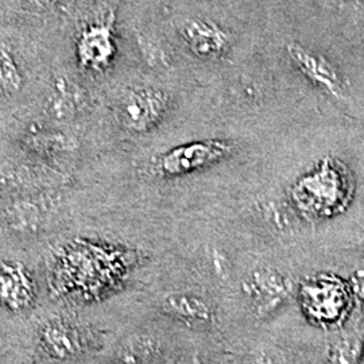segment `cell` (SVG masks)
I'll return each instance as SVG.
<instances>
[{
	"instance_id": "1",
	"label": "cell",
	"mask_w": 364,
	"mask_h": 364,
	"mask_svg": "<svg viewBox=\"0 0 364 364\" xmlns=\"http://www.w3.org/2000/svg\"><path fill=\"white\" fill-rule=\"evenodd\" d=\"M13 333L31 364H93L112 341L102 317L50 302Z\"/></svg>"
},
{
	"instance_id": "2",
	"label": "cell",
	"mask_w": 364,
	"mask_h": 364,
	"mask_svg": "<svg viewBox=\"0 0 364 364\" xmlns=\"http://www.w3.org/2000/svg\"><path fill=\"white\" fill-rule=\"evenodd\" d=\"M46 304L41 250L0 245V324L14 329Z\"/></svg>"
},
{
	"instance_id": "3",
	"label": "cell",
	"mask_w": 364,
	"mask_h": 364,
	"mask_svg": "<svg viewBox=\"0 0 364 364\" xmlns=\"http://www.w3.org/2000/svg\"><path fill=\"white\" fill-rule=\"evenodd\" d=\"M348 171L338 161L323 159L291 186L294 207L308 219H328L344 210L351 198Z\"/></svg>"
},
{
	"instance_id": "4",
	"label": "cell",
	"mask_w": 364,
	"mask_h": 364,
	"mask_svg": "<svg viewBox=\"0 0 364 364\" xmlns=\"http://www.w3.org/2000/svg\"><path fill=\"white\" fill-rule=\"evenodd\" d=\"M352 294L348 282L332 274L306 278L299 287V304L304 316L313 326L338 328L351 309Z\"/></svg>"
},
{
	"instance_id": "5",
	"label": "cell",
	"mask_w": 364,
	"mask_h": 364,
	"mask_svg": "<svg viewBox=\"0 0 364 364\" xmlns=\"http://www.w3.org/2000/svg\"><path fill=\"white\" fill-rule=\"evenodd\" d=\"M234 144L224 139H203L176 146L156 161V171L164 177H182L207 169L231 156Z\"/></svg>"
},
{
	"instance_id": "6",
	"label": "cell",
	"mask_w": 364,
	"mask_h": 364,
	"mask_svg": "<svg viewBox=\"0 0 364 364\" xmlns=\"http://www.w3.org/2000/svg\"><path fill=\"white\" fill-rule=\"evenodd\" d=\"M243 291L254 316L267 318L287 305L293 287L287 277L277 270L260 267L248 274L243 282Z\"/></svg>"
},
{
	"instance_id": "7",
	"label": "cell",
	"mask_w": 364,
	"mask_h": 364,
	"mask_svg": "<svg viewBox=\"0 0 364 364\" xmlns=\"http://www.w3.org/2000/svg\"><path fill=\"white\" fill-rule=\"evenodd\" d=\"M168 96L156 88H134L127 92L117 107V117L123 127L132 132L151 130L168 111Z\"/></svg>"
},
{
	"instance_id": "8",
	"label": "cell",
	"mask_w": 364,
	"mask_h": 364,
	"mask_svg": "<svg viewBox=\"0 0 364 364\" xmlns=\"http://www.w3.org/2000/svg\"><path fill=\"white\" fill-rule=\"evenodd\" d=\"M287 55L299 68L302 75L309 78L314 85L333 97H341L344 93V80L338 68L326 57L312 49L290 42L287 45Z\"/></svg>"
},
{
	"instance_id": "9",
	"label": "cell",
	"mask_w": 364,
	"mask_h": 364,
	"mask_svg": "<svg viewBox=\"0 0 364 364\" xmlns=\"http://www.w3.org/2000/svg\"><path fill=\"white\" fill-rule=\"evenodd\" d=\"M180 34L188 49L201 60H219L231 49L230 34L207 19H188L180 27Z\"/></svg>"
},
{
	"instance_id": "10",
	"label": "cell",
	"mask_w": 364,
	"mask_h": 364,
	"mask_svg": "<svg viewBox=\"0 0 364 364\" xmlns=\"http://www.w3.org/2000/svg\"><path fill=\"white\" fill-rule=\"evenodd\" d=\"M78 63L88 69H103L111 64L117 53V42L108 23L85 27L77 39Z\"/></svg>"
},
{
	"instance_id": "11",
	"label": "cell",
	"mask_w": 364,
	"mask_h": 364,
	"mask_svg": "<svg viewBox=\"0 0 364 364\" xmlns=\"http://www.w3.org/2000/svg\"><path fill=\"white\" fill-rule=\"evenodd\" d=\"M164 316L188 326H207L215 320V311L207 299L189 291H173L159 299Z\"/></svg>"
},
{
	"instance_id": "12",
	"label": "cell",
	"mask_w": 364,
	"mask_h": 364,
	"mask_svg": "<svg viewBox=\"0 0 364 364\" xmlns=\"http://www.w3.org/2000/svg\"><path fill=\"white\" fill-rule=\"evenodd\" d=\"M364 355V338L355 332H344L332 338L326 347V364H360Z\"/></svg>"
},
{
	"instance_id": "13",
	"label": "cell",
	"mask_w": 364,
	"mask_h": 364,
	"mask_svg": "<svg viewBox=\"0 0 364 364\" xmlns=\"http://www.w3.org/2000/svg\"><path fill=\"white\" fill-rule=\"evenodd\" d=\"M22 73L11 50L0 43V88L7 93H16L22 87Z\"/></svg>"
},
{
	"instance_id": "14",
	"label": "cell",
	"mask_w": 364,
	"mask_h": 364,
	"mask_svg": "<svg viewBox=\"0 0 364 364\" xmlns=\"http://www.w3.org/2000/svg\"><path fill=\"white\" fill-rule=\"evenodd\" d=\"M73 96L70 95V92L66 91L65 85L63 88V85L58 87L57 92L52 96L49 109H50V115L57 119H66V117H72L75 112V105H73Z\"/></svg>"
},
{
	"instance_id": "15",
	"label": "cell",
	"mask_w": 364,
	"mask_h": 364,
	"mask_svg": "<svg viewBox=\"0 0 364 364\" xmlns=\"http://www.w3.org/2000/svg\"><path fill=\"white\" fill-rule=\"evenodd\" d=\"M347 282L351 290L352 299L364 306V269L353 272Z\"/></svg>"
},
{
	"instance_id": "16",
	"label": "cell",
	"mask_w": 364,
	"mask_h": 364,
	"mask_svg": "<svg viewBox=\"0 0 364 364\" xmlns=\"http://www.w3.org/2000/svg\"><path fill=\"white\" fill-rule=\"evenodd\" d=\"M162 364H204L200 358L192 353H171Z\"/></svg>"
},
{
	"instance_id": "17",
	"label": "cell",
	"mask_w": 364,
	"mask_h": 364,
	"mask_svg": "<svg viewBox=\"0 0 364 364\" xmlns=\"http://www.w3.org/2000/svg\"><path fill=\"white\" fill-rule=\"evenodd\" d=\"M254 364H279L275 359H274V356H270L269 353H266V352H259L255 358H254Z\"/></svg>"
},
{
	"instance_id": "18",
	"label": "cell",
	"mask_w": 364,
	"mask_h": 364,
	"mask_svg": "<svg viewBox=\"0 0 364 364\" xmlns=\"http://www.w3.org/2000/svg\"><path fill=\"white\" fill-rule=\"evenodd\" d=\"M39 1H50V0H39Z\"/></svg>"
}]
</instances>
